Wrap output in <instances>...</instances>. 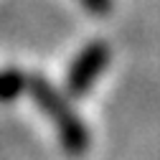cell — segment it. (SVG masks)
<instances>
[{
  "label": "cell",
  "mask_w": 160,
  "mask_h": 160,
  "mask_svg": "<svg viewBox=\"0 0 160 160\" xmlns=\"http://www.w3.org/2000/svg\"><path fill=\"white\" fill-rule=\"evenodd\" d=\"M82 3V8H87L89 13L99 15V18H104L114 10V0H79Z\"/></svg>",
  "instance_id": "obj_4"
},
{
  "label": "cell",
  "mask_w": 160,
  "mask_h": 160,
  "mask_svg": "<svg viewBox=\"0 0 160 160\" xmlns=\"http://www.w3.org/2000/svg\"><path fill=\"white\" fill-rule=\"evenodd\" d=\"M112 58V51L107 41H92L82 51L76 53V58L69 64L66 71V94L69 97H82L92 89V84L99 79Z\"/></svg>",
  "instance_id": "obj_2"
},
{
  "label": "cell",
  "mask_w": 160,
  "mask_h": 160,
  "mask_svg": "<svg viewBox=\"0 0 160 160\" xmlns=\"http://www.w3.org/2000/svg\"><path fill=\"white\" fill-rule=\"evenodd\" d=\"M26 92L31 94V99L41 107V112L51 119L58 130V140L61 148L69 155H82L89 148V130L82 122V117L76 114V109L69 104V97H64L46 76L33 74L28 76V87Z\"/></svg>",
  "instance_id": "obj_1"
},
{
  "label": "cell",
  "mask_w": 160,
  "mask_h": 160,
  "mask_svg": "<svg viewBox=\"0 0 160 160\" xmlns=\"http://www.w3.org/2000/svg\"><path fill=\"white\" fill-rule=\"evenodd\" d=\"M28 87V74L15 69V66H5L0 69V102L8 104V102H15Z\"/></svg>",
  "instance_id": "obj_3"
}]
</instances>
